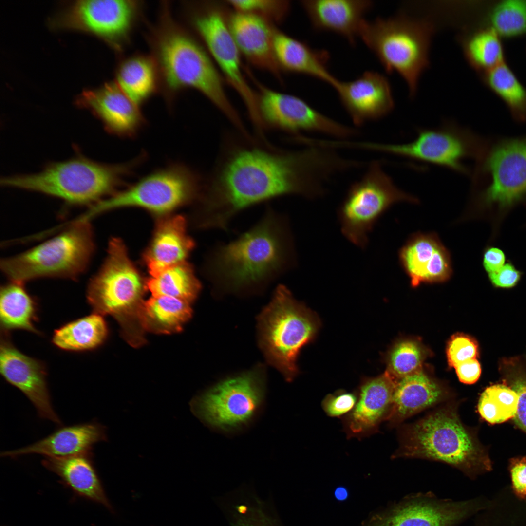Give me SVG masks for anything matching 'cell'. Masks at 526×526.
Masks as SVG:
<instances>
[{"instance_id": "1", "label": "cell", "mask_w": 526, "mask_h": 526, "mask_svg": "<svg viewBox=\"0 0 526 526\" xmlns=\"http://www.w3.org/2000/svg\"><path fill=\"white\" fill-rule=\"evenodd\" d=\"M199 199L194 223L200 229L226 230L244 209L285 195L322 196L347 159L335 149L304 145L298 150L261 146L254 140H228Z\"/></svg>"}, {"instance_id": "2", "label": "cell", "mask_w": 526, "mask_h": 526, "mask_svg": "<svg viewBox=\"0 0 526 526\" xmlns=\"http://www.w3.org/2000/svg\"><path fill=\"white\" fill-rule=\"evenodd\" d=\"M294 253L287 219L270 207L253 227L207 254L203 271L217 289L238 292L258 290L293 265Z\"/></svg>"}, {"instance_id": "3", "label": "cell", "mask_w": 526, "mask_h": 526, "mask_svg": "<svg viewBox=\"0 0 526 526\" xmlns=\"http://www.w3.org/2000/svg\"><path fill=\"white\" fill-rule=\"evenodd\" d=\"M151 36L154 59L160 80L169 94L191 88L204 95L238 131L245 126L230 103L210 55L168 14Z\"/></svg>"}, {"instance_id": "4", "label": "cell", "mask_w": 526, "mask_h": 526, "mask_svg": "<svg viewBox=\"0 0 526 526\" xmlns=\"http://www.w3.org/2000/svg\"><path fill=\"white\" fill-rule=\"evenodd\" d=\"M394 456L442 462L470 477L487 469L480 448L452 404L405 426Z\"/></svg>"}, {"instance_id": "5", "label": "cell", "mask_w": 526, "mask_h": 526, "mask_svg": "<svg viewBox=\"0 0 526 526\" xmlns=\"http://www.w3.org/2000/svg\"><path fill=\"white\" fill-rule=\"evenodd\" d=\"M140 159L108 165L76 157L50 164L38 173L5 177L1 184L57 197L70 204L95 205L123 184Z\"/></svg>"}, {"instance_id": "6", "label": "cell", "mask_w": 526, "mask_h": 526, "mask_svg": "<svg viewBox=\"0 0 526 526\" xmlns=\"http://www.w3.org/2000/svg\"><path fill=\"white\" fill-rule=\"evenodd\" d=\"M146 290V281L130 260L124 243L112 238L104 263L87 286V301L94 313L113 317L124 337H136L143 331Z\"/></svg>"}, {"instance_id": "7", "label": "cell", "mask_w": 526, "mask_h": 526, "mask_svg": "<svg viewBox=\"0 0 526 526\" xmlns=\"http://www.w3.org/2000/svg\"><path fill=\"white\" fill-rule=\"evenodd\" d=\"M434 26L428 20L398 15L365 19L358 37L386 71H396L413 96L420 75L429 64V52Z\"/></svg>"}, {"instance_id": "8", "label": "cell", "mask_w": 526, "mask_h": 526, "mask_svg": "<svg viewBox=\"0 0 526 526\" xmlns=\"http://www.w3.org/2000/svg\"><path fill=\"white\" fill-rule=\"evenodd\" d=\"M319 327L316 316L297 301L285 286L276 288L258 318L259 342L268 363L287 381L297 374L300 350L314 338Z\"/></svg>"}, {"instance_id": "9", "label": "cell", "mask_w": 526, "mask_h": 526, "mask_svg": "<svg viewBox=\"0 0 526 526\" xmlns=\"http://www.w3.org/2000/svg\"><path fill=\"white\" fill-rule=\"evenodd\" d=\"M61 233L22 253L5 258L0 268L10 281L41 278L75 279L88 268L94 250L89 221L74 222Z\"/></svg>"}, {"instance_id": "10", "label": "cell", "mask_w": 526, "mask_h": 526, "mask_svg": "<svg viewBox=\"0 0 526 526\" xmlns=\"http://www.w3.org/2000/svg\"><path fill=\"white\" fill-rule=\"evenodd\" d=\"M265 383L263 372L258 368L225 378L196 397L191 402L192 409L214 430L225 433L238 432L261 413Z\"/></svg>"}, {"instance_id": "11", "label": "cell", "mask_w": 526, "mask_h": 526, "mask_svg": "<svg viewBox=\"0 0 526 526\" xmlns=\"http://www.w3.org/2000/svg\"><path fill=\"white\" fill-rule=\"evenodd\" d=\"M403 201L418 203L417 198L395 186L380 161H371L362 176L351 184L339 207L342 233L354 245L364 248L368 234L381 215Z\"/></svg>"}, {"instance_id": "12", "label": "cell", "mask_w": 526, "mask_h": 526, "mask_svg": "<svg viewBox=\"0 0 526 526\" xmlns=\"http://www.w3.org/2000/svg\"><path fill=\"white\" fill-rule=\"evenodd\" d=\"M201 180L190 168L173 164L152 172L124 191L93 205L84 215L92 217L114 208L138 207L162 214L197 199L202 193Z\"/></svg>"}, {"instance_id": "13", "label": "cell", "mask_w": 526, "mask_h": 526, "mask_svg": "<svg viewBox=\"0 0 526 526\" xmlns=\"http://www.w3.org/2000/svg\"><path fill=\"white\" fill-rule=\"evenodd\" d=\"M353 147L432 163L467 174L469 170L462 161L476 153V142L467 129L447 121L438 128L419 129L416 138L408 143L355 141Z\"/></svg>"}, {"instance_id": "14", "label": "cell", "mask_w": 526, "mask_h": 526, "mask_svg": "<svg viewBox=\"0 0 526 526\" xmlns=\"http://www.w3.org/2000/svg\"><path fill=\"white\" fill-rule=\"evenodd\" d=\"M488 500L477 497L456 501L431 491L412 493L374 514L363 526H458L484 509Z\"/></svg>"}, {"instance_id": "15", "label": "cell", "mask_w": 526, "mask_h": 526, "mask_svg": "<svg viewBox=\"0 0 526 526\" xmlns=\"http://www.w3.org/2000/svg\"><path fill=\"white\" fill-rule=\"evenodd\" d=\"M202 8L192 14V23L215 65L241 97L257 132H262L264 126L259 112L258 94L243 73L241 54L231 35L227 20L218 9Z\"/></svg>"}, {"instance_id": "16", "label": "cell", "mask_w": 526, "mask_h": 526, "mask_svg": "<svg viewBox=\"0 0 526 526\" xmlns=\"http://www.w3.org/2000/svg\"><path fill=\"white\" fill-rule=\"evenodd\" d=\"M258 86V109L265 128H275L293 136L303 132H316L342 140L359 134L356 129L326 116L296 96Z\"/></svg>"}, {"instance_id": "17", "label": "cell", "mask_w": 526, "mask_h": 526, "mask_svg": "<svg viewBox=\"0 0 526 526\" xmlns=\"http://www.w3.org/2000/svg\"><path fill=\"white\" fill-rule=\"evenodd\" d=\"M138 8L132 0H79L65 12L61 23L92 32L120 48L131 31Z\"/></svg>"}, {"instance_id": "18", "label": "cell", "mask_w": 526, "mask_h": 526, "mask_svg": "<svg viewBox=\"0 0 526 526\" xmlns=\"http://www.w3.org/2000/svg\"><path fill=\"white\" fill-rule=\"evenodd\" d=\"M0 372L5 380L20 390L36 409L38 416L60 425L48 387L45 367L39 360L22 354L12 344L7 331H2Z\"/></svg>"}, {"instance_id": "19", "label": "cell", "mask_w": 526, "mask_h": 526, "mask_svg": "<svg viewBox=\"0 0 526 526\" xmlns=\"http://www.w3.org/2000/svg\"><path fill=\"white\" fill-rule=\"evenodd\" d=\"M485 168L491 183L482 195L486 205L509 207L526 194V140L501 144L491 152Z\"/></svg>"}, {"instance_id": "20", "label": "cell", "mask_w": 526, "mask_h": 526, "mask_svg": "<svg viewBox=\"0 0 526 526\" xmlns=\"http://www.w3.org/2000/svg\"><path fill=\"white\" fill-rule=\"evenodd\" d=\"M354 124L357 127L379 119L393 109L390 83L383 75L366 71L349 81H338L335 88Z\"/></svg>"}, {"instance_id": "21", "label": "cell", "mask_w": 526, "mask_h": 526, "mask_svg": "<svg viewBox=\"0 0 526 526\" xmlns=\"http://www.w3.org/2000/svg\"><path fill=\"white\" fill-rule=\"evenodd\" d=\"M398 257L413 287L422 283L443 282L452 276L450 254L435 233L413 234L400 249Z\"/></svg>"}, {"instance_id": "22", "label": "cell", "mask_w": 526, "mask_h": 526, "mask_svg": "<svg viewBox=\"0 0 526 526\" xmlns=\"http://www.w3.org/2000/svg\"><path fill=\"white\" fill-rule=\"evenodd\" d=\"M77 102L97 117L109 132L117 136H133L144 124L139 107L115 82L105 84L97 90L84 92Z\"/></svg>"}, {"instance_id": "23", "label": "cell", "mask_w": 526, "mask_h": 526, "mask_svg": "<svg viewBox=\"0 0 526 526\" xmlns=\"http://www.w3.org/2000/svg\"><path fill=\"white\" fill-rule=\"evenodd\" d=\"M227 23L241 54L254 66L280 79L281 69L273 51L275 28L271 22L253 14L235 11Z\"/></svg>"}, {"instance_id": "24", "label": "cell", "mask_w": 526, "mask_h": 526, "mask_svg": "<svg viewBox=\"0 0 526 526\" xmlns=\"http://www.w3.org/2000/svg\"><path fill=\"white\" fill-rule=\"evenodd\" d=\"M397 381L386 370L362 384L357 403L347 419L349 436H360L374 432L390 413Z\"/></svg>"}, {"instance_id": "25", "label": "cell", "mask_w": 526, "mask_h": 526, "mask_svg": "<svg viewBox=\"0 0 526 526\" xmlns=\"http://www.w3.org/2000/svg\"><path fill=\"white\" fill-rule=\"evenodd\" d=\"M105 427L96 422L62 427L47 437L26 447L1 452L3 457L39 454L45 457H64L91 452L96 443L105 440Z\"/></svg>"}, {"instance_id": "26", "label": "cell", "mask_w": 526, "mask_h": 526, "mask_svg": "<svg viewBox=\"0 0 526 526\" xmlns=\"http://www.w3.org/2000/svg\"><path fill=\"white\" fill-rule=\"evenodd\" d=\"M301 2L315 29L337 33L352 43L358 37L364 16L373 4L370 0H303Z\"/></svg>"}, {"instance_id": "27", "label": "cell", "mask_w": 526, "mask_h": 526, "mask_svg": "<svg viewBox=\"0 0 526 526\" xmlns=\"http://www.w3.org/2000/svg\"><path fill=\"white\" fill-rule=\"evenodd\" d=\"M186 230V221L180 215L167 217L159 222L144 255L151 277L186 262L195 245Z\"/></svg>"}, {"instance_id": "28", "label": "cell", "mask_w": 526, "mask_h": 526, "mask_svg": "<svg viewBox=\"0 0 526 526\" xmlns=\"http://www.w3.org/2000/svg\"><path fill=\"white\" fill-rule=\"evenodd\" d=\"M273 43L274 56L281 70L310 75L335 88L339 80L328 69L327 51L313 49L276 28Z\"/></svg>"}, {"instance_id": "29", "label": "cell", "mask_w": 526, "mask_h": 526, "mask_svg": "<svg viewBox=\"0 0 526 526\" xmlns=\"http://www.w3.org/2000/svg\"><path fill=\"white\" fill-rule=\"evenodd\" d=\"M42 464L78 496L112 510L94 467L92 451L68 457H45Z\"/></svg>"}, {"instance_id": "30", "label": "cell", "mask_w": 526, "mask_h": 526, "mask_svg": "<svg viewBox=\"0 0 526 526\" xmlns=\"http://www.w3.org/2000/svg\"><path fill=\"white\" fill-rule=\"evenodd\" d=\"M446 398L441 387L419 371L397 381L387 420L393 424L401 422Z\"/></svg>"}, {"instance_id": "31", "label": "cell", "mask_w": 526, "mask_h": 526, "mask_svg": "<svg viewBox=\"0 0 526 526\" xmlns=\"http://www.w3.org/2000/svg\"><path fill=\"white\" fill-rule=\"evenodd\" d=\"M116 79L121 90L139 107L156 92L160 77L153 57L136 55L120 63Z\"/></svg>"}, {"instance_id": "32", "label": "cell", "mask_w": 526, "mask_h": 526, "mask_svg": "<svg viewBox=\"0 0 526 526\" xmlns=\"http://www.w3.org/2000/svg\"><path fill=\"white\" fill-rule=\"evenodd\" d=\"M21 282L10 281L0 293L1 329L8 331L23 329L38 334L34 323L37 319V304Z\"/></svg>"}, {"instance_id": "33", "label": "cell", "mask_w": 526, "mask_h": 526, "mask_svg": "<svg viewBox=\"0 0 526 526\" xmlns=\"http://www.w3.org/2000/svg\"><path fill=\"white\" fill-rule=\"evenodd\" d=\"M189 303L168 296H152L145 301L142 316L145 331L156 334L181 331L191 317Z\"/></svg>"}, {"instance_id": "34", "label": "cell", "mask_w": 526, "mask_h": 526, "mask_svg": "<svg viewBox=\"0 0 526 526\" xmlns=\"http://www.w3.org/2000/svg\"><path fill=\"white\" fill-rule=\"evenodd\" d=\"M108 328L102 315L94 313L56 330L52 342L59 348L81 351L94 349L106 339Z\"/></svg>"}, {"instance_id": "35", "label": "cell", "mask_w": 526, "mask_h": 526, "mask_svg": "<svg viewBox=\"0 0 526 526\" xmlns=\"http://www.w3.org/2000/svg\"><path fill=\"white\" fill-rule=\"evenodd\" d=\"M152 296H168L189 303L198 296L201 284L191 266L184 262L169 267L146 281Z\"/></svg>"}, {"instance_id": "36", "label": "cell", "mask_w": 526, "mask_h": 526, "mask_svg": "<svg viewBox=\"0 0 526 526\" xmlns=\"http://www.w3.org/2000/svg\"><path fill=\"white\" fill-rule=\"evenodd\" d=\"M461 42L466 57L475 68L488 70L503 62L499 35L491 28L472 33Z\"/></svg>"}, {"instance_id": "37", "label": "cell", "mask_w": 526, "mask_h": 526, "mask_svg": "<svg viewBox=\"0 0 526 526\" xmlns=\"http://www.w3.org/2000/svg\"><path fill=\"white\" fill-rule=\"evenodd\" d=\"M519 396L512 388L502 384L487 387L481 394L477 409L481 417L494 424L514 418L518 410Z\"/></svg>"}, {"instance_id": "38", "label": "cell", "mask_w": 526, "mask_h": 526, "mask_svg": "<svg viewBox=\"0 0 526 526\" xmlns=\"http://www.w3.org/2000/svg\"><path fill=\"white\" fill-rule=\"evenodd\" d=\"M492 26L499 35L514 36L526 31V0H503L493 7Z\"/></svg>"}, {"instance_id": "39", "label": "cell", "mask_w": 526, "mask_h": 526, "mask_svg": "<svg viewBox=\"0 0 526 526\" xmlns=\"http://www.w3.org/2000/svg\"><path fill=\"white\" fill-rule=\"evenodd\" d=\"M489 86L511 107L520 108L526 101V91L513 72L504 62L488 70Z\"/></svg>"}, {"instance_id": "40", "label": "cell", "mask_w": 526, "mask_h": 526, "mask_svg": "<svg viewBox=\"0 0 526 526\" xmlns=\"http://www.w3.org/2000/svg\"><path fill=\"white\" fill-rule=\"evenodd\" d=\"M422 351L416 342L402 341L397 344L391 352L387 371L398 381L422 371Z\"/></svg>"}, {"instance_id": "41", "label": "cell", "mask_w": 526, "mask_h": 526, "mask_svg": "<svg viewBox=\"0 0 526 526\" xmlns=\"http://www.w3.org/2000/svg\"><path fill=\"white\" fill-rule=\"evenodd\" d=\"M227 2L236 11L253 14L270 22L283 20L290 9L288 0H232Z\"/></svg>"}, {"instance_id": "42", "label": "cell", "mask_w": 526, "mask_h": 526, "mask_svg": "<svg viewBox=\"0 0 526 526\" xmlns=\"http://www.w3.org/2000/svg\"><path fill=\"white\" fill-rule=\"evenodd\" d=\"M478 345L471 338L462 334L453 336L449 341L447 356L449 365L455 367L468 360L476 358Z\"/></svg>"}, {"instance_id": "43", "label": "cell", "mask_w": 526, "mask_h": 526, "mask_svg": "<svg viewBox=\"0 0 526 526\" xmlns=\"http://www.w3.org/2000/svg\"><path fill=\"white\" fill-rule=\"evenodd\" d=\"M232 526H276L259 505L241 504L235 507Z\"/></svg>"}, {"instance_id": "44", "label": "cell", "mask_w": 526, "mask_h": 526, "mask_svg": "<svg viewBox=\"0 0 526 526\" xmlns=\"http://www.w3.org/2000/svg\"><path fill=\"white\" fill-rule=\"evenodd\" d=\"M357 401L355 394L351 393H341L328 394L323 399V409L330 417H340L354 409Z\"/></svg>"}, {"instance_id": "45", "label": "cell", "mask_w": 526, "mask_h": 526, "mask_svg": "<svg viewBox=\"0 0 526 526\" xmlns=\"http://www.w3.org/2000/svg\"><path fill=\"white\" fill-rule=\"evenodd\" d=\"M510 472L512 492L518 498L526 499V457L512 459Z\"/></svg>"}, {"instance_id": "46", "label": "cell", "mask_w": 526, "mask_h": 526, "mask_svg": "<svg viewBox=\"0 0 526 526\" xmlns=\"http://www.w3.org/2000/svg\"><path fill=\"white\" fill-rule=\"evenodd\" d=\"M488 276L491 284L495 287L510 288L518 283L522 272L513 264L508 262L497 271L488 274Z\"/></svg>"}, {"instance_id": "47", "label": "cell", "mask_w": 526, "mask_h": 526, "mask_svg": "<svg viewBox=\"0 0 526 526\" xmlns=\"http://www.w3.org/2000/svg\"><path fill=\"white\" fill-rule=\"evenodd\" d=\"M473 526H526V514L509 513L483 517Z\"/></svg>"}, {"instance_id": "48", "label": "cell", "mask_w": 526, "mask_h": 526, "mask_svg": "<svg viewBox=\"0 0 526 526\" xmlns=\"http://www.w3.org/2000/svg\"><path fill=\"white\" fill-rule=\"evenodd\" d=\"M460 382L466 384L475 383L479 378L481 368L476 358L470 359L454 367Z\"/></svg>"}, {"instance_id": "49", "label": "cell", "mask_w": 526, "mask_h": 526, "mask_svg": "<svg viewBox=\"0 0 526 526\" xmlns=\"http://www.w3.org/2000/svg\"><path fill=\"white\" fill-rule=\"evenodd\" d=\"M512 389L519 396L518 408L514 418L515 423L526 432V379L519 378L515 381Z\"/></svg>"}, {"instance_id": "50", "label": "cell", "mask_w": 526, "mask_h": 526, "mask_svg": "<svg viewBox=\"0 0 526 526\" xmlns=\"http://www.w3.org/2000/svg\"><path fill=\"white\" fill-rule=\"evenodd\" d=\"M506 255L501 249L496 247H489L484 251L483 265L488 274L493 273L504 265Z\"/></svg>"}, {"instance_id": "51", "label": "cell", "mask_w": 526, "mask_h": 526, "mask_svg": "<svg viewBox=\"0 0 526 526\" xmlns=\"http://www.w3.org/2000/svg\"><path fill=\"white\" fill-rule=\"evenodd\" d=\"M349 495L348 491L344 487H338L336 488L334 491V496L336 499L342 501L347 499Z\"/></svg>"}]
</instances>
